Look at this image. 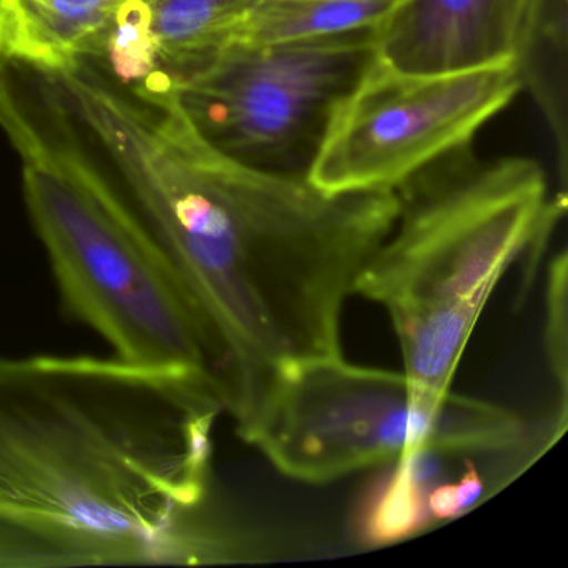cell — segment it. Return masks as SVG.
Listing matches in <instances>:
<instances>
[{
	"instance_id": "cell-1",
	"label": "cell",
	"mask_w": 568,
	"mask_h": 568,
	"mask_svg": "<svg viewBox=\"0 0 568 568\" xmlns=\"http://www.w3.org/2000/svg\"><path fill=\"white\" fill-rule=\"evenodd\" d=\"M129 219L197 312L242 425L281 365L342 355L345 302L394 227L395 191L325 194L212 148L178 104L105 138Z\"/></svg>"
},
{
	"instance_id": "cell-2",
	"label": "cell",
	"mask_w": 568,
	"mask_h": 568,
	"mask_svg": "<svg viewBox=\"0 0 568 568\" xmlns=\"http://www.w3.org/2000/svg\"><path fill=\"white\" fill-rule=\"evenodd\" d=\"M222 412L209 374L0 357V567L227 560L194 518Z\"/></svg>"
},
{
	"instance_id": "cell-3",
	"label": "cell",
	"mask_w": 568,
	"mask_h": 568,
	"mask_svg": "<svg viewBox=\"0 0 568 568\" xmlns=\"http://www.w3.org/2000/svg\"><path fill=\"white\" fill-rule=\"evenodd\" d=\"M0 129L21 159L26 207L68 314L125 364L222 384L197 312L132 227L49 72L0 55Z\"/></svg>"
},
{
	"instance_id": "cell-4",
	"label": "cell",
	"mask_w": 568,
	"mask_h": 568,
	"mask_svg": "<svg viewBox=\"0 0 568 568\" xmlns=\"http://www.w3.org/2000/svg\"><path fill=\"white\" fill-rule=\"evenodd\" d=\"M390 234L372 255L354 295L387 312L404 374L450 390L475 325L521 255H540L567 211L534 159H477L467 149L395 189Z\"/></svg>"
},
{
	"instance_id": "cell-5",
	"label": "cell",
	"mask_w": 568,
	"mask_h": 568,
	"mask_svg": "<svg viewBox=\"0 0 568 568\" xmlns=\"http://www.w3.org/2000/svg\"><path fill=\"white\" fill-rule=\"evenodd\" d=\"M237 434L282 475L314 485L424 448L488 455L528 444L527 422L510 408L342 355L281 365Z\"/></svg>"
},
{
	"instance_id": "cell-6",
	"label": "cell",
	"mask_w": 568,
	"mask_h": 568,
	"mask_svg": "<svg viewBox=\"0 0 568 568\" xmlns=\"http://www.w3.org/2000/svg\"><path fill=\"white\" fill-rule=\"evenodd\" d=\"M377 61V28L308 41L225 45L175 92L222 154L307 179L338 105Z\"/></svg>"
},
{
	"instance_id": "cell-7",
	"label": "cell",
	"mask_w": 568,
	"mask_h": 568,
	"mask_svg": "<svg viewBox=\"0 0 568 568\" xmlns=\"http://www.w3.org/2000/svg\"><path fill=\"white\" fill-rule=\"evenodd\" d=\"M518 92L514 62L414 75L375 61L335 111L307 181L325 194L395 191L428 165L470 148Z\"/></svg>"
},
{
	"instance_id": "cell-8",
	"label": "cell",
	"mask_w": 568,
	"mask_h": 568,
	"mask_svg": "<svg viewBox=\"0 0 568 568\" xmlns=\"http://www.w3.org/2000/svg\"><path fill=\"white\" fill-rule=\"evenodd\" d=\"M264 0H121L72 64L151 98H171L231 42Z\"/></svg>"
},
{
	"instance_id": "cell-9",
	"label": "cell",
	"mask_w": 568,
	"mask_h": 568,
	"mask_svg": "<svg viewBox=\"0 0 568 568\" xmlns=\"http://www.w3.org/2000/svg\"><path fill=\"white\" fill-rule=\"evenodd\" d=\"M528 0H397L377 28V61L437 75L514 62Z\"/></svg>"
},
{
	"instance_id": "cell-10",
	"label": "cell",
	"mask_w": 568,
	"mask_h": 568,
	"mask_svg": "<svg viewBox=\"0 0 568 568\" xmlns=\"http://www.w3.org/2000/svg\"><path fill=\"white\" fill-rule=\"evenodd\" d=\"M520 91L537 105L557 155L560 192L568 174V0H528L515 44ZM567 194V192H565Z\"/></svg>"
},
{
	"instance_id": "cell-11",
	"label": "cell",
	"mask_w": 568,
	"mask_h": 568,
	"mask_svg": "<svg viewBox=\"0 0 568 568\" xmlns=\"http://www.w3.org/2000/svg\"><path fill=\"white\" fill-rule=\"evenodd\" d=\"M121 0H0V55L42 71L74 61Z\"/></svg>"
},
{
	"instance_id": "cell-12",
	"label": "cell",
	"mask_w": 568,
	"mask_h": 568,
	"mask_svg": "<svg viewBox=\"0 0 568 568\" xmlns=\"http://www.w3.org/2000/svg\"><path fill=\"white\" fill-rule=\"evenodd\" d=\"M442 454L424 448L402 455L368 484L355 515V537L361 544H398L434 525L427 495L442 477Z\"/></svg>"
},
{
	"instance_id": "cell-13",
	"label": "cell",
	"mask_w": 568,
	"mask_h": 568,
	"mask_svg": "<svg viewBox=\"0 0 568 568\" xmlns=\"http://www.w3.org/2000/svg\"><path fill=\"white\" fill-rule=\"evenodd\" d=\"M395 2L397 0H264L229 44L308 41L375 29L384 22Z\"/></svg>"
},
{
	"instance_id": "cell-14",
	"label": "cell",
	"mask_w": 568,
	"mask_h": 568,
	"mask_svg": "<svg viewBox=\"0 0 568 568\" xmlns=\"http://www.w3.org/2000/svg\"><path fill=\"white\" fill-rule=\"evenodd\" d=\"M567 252L561 251L548 268L545 292L544 348L551 377L560 390V412L567 415Z\"/></svg>"
},
{
	"instance_id": "cell-15",
	"label": "cell",
	"mask_w": 568,
	"mask_h": 568,
	"mask_svg": "<svg viewBox=\"0 0 568 568\" xmlns=\"http://www.w3.org/2000/svg\"><path fill=\"white\" fill-rule=\"evenodd\" d=\"M487 495V485L474 462H465L460 478L447 484H435L428 490L427 507L432 524L454 520L475 508Z\"/></svg>"
}]
</instances>
